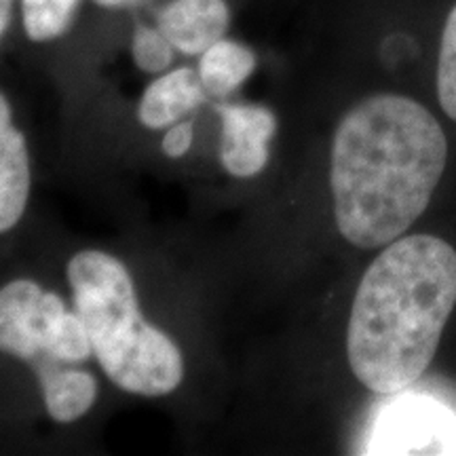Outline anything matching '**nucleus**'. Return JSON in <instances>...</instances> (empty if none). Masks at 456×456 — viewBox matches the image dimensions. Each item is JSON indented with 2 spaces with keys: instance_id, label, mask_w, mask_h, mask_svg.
<instances>
[{
  "instance_id": "f257e3e1",
  "label": "nucleus",
  "mask_w": 456,
  "mask_h": 456,
  "mask_svg": "<svg viewBox=\"0 0 456 456\" xmlns=\"http://www.w3.org/2000/svg\"><path fill=\"white\" fill-rule=\"evenodd\" d=\"M448 140L419 102L370 95L342 117L332 142L330 186L340 235L363 249L403 237L440 184Z\"/></svg>"
},
{
  "instance_id": "f03ea898",
  "label": "nucleus",
  "mask_w": 456,
  "mask_h": 456,
  "mask_svg": "<svg viewBox=\"0 0 456 456\" xmlns=\"http://www.w3.org/2000/svg\"><path fill=\"white\" fill-rule=\"evenodd\" d=\"M456 305V249L433 235L385 245L357 285L346 328L351 372L397 395L429 368Z\"/></svg>"
},
{
  "instance_id": "7ed1b4c3",
  "label": "nucleus",
  "mask_w": 456,
  "mask_h": 456,
  "mask_svg": "<svg viewBox=\"0 0 456 456\" xmlns=\"http://www.w3.org/2000/svg\"><path fill=\"white\" fill-rule=\"evenodd\" d=\"M66 275L74 311L108 379L144 397L178 389L184 379L182 353L163 330L142 317L134 279L123 262L100 249H83L68 262Z\"/></svg>"
},
{
  "instance_id": "20e7f679",
  "label": "nucleus",
  "mask_w": 456,
  "mask_h": 456,
  "mask_svg": "<svg viewBox=\"0 0 456 456\" xmlns=\"http://www.w3.org/2000/svg\"><path fill=\"white\" fill-rule=\"evenodd\" d=\"M376 419L368 454H456V419L436 399L406 395Z\"/></svg>"
},
{
  "instance_id": "39448f33",
  "label": "nucleus",
  "mask_w": 456,
  "mask_h": 456,
  "mask_svg": "<svg viewBox=\"0 0 456 456\" xmlns=\"http://www.w3.org/2000/svg\"><path fill=\"white\" fill-rule=\"evenodd\" d=\"M68 309L55 292L32 279H15L0 288V353L34 368L47 357L51 332Z\"/></svg>"
},
{
  "instance_id": "423d86ee",
  "label": "nucleus",
  "mask_w": 456,
  "mask_h": 456,
  "mask_svg": "<svg viewBox=\"0 0 456 456\" xmlns=\"http://www.w3.org/2000/svg\"><path fill=\"white\" fill-rule=\"evenodd\" d=\"M220 161L235 178H254L269 163V144L277 131L271 108L258 104H220Z\"/></svg>"
},
{
  "instance_id": "0eeeda50",
  "label": "nucleus",
  "mask_w": 456,
  "mask_h": 456,
  "mask_svg": "<svg viewBox=\"0 0 456 456\" xmlns=\"http://www.w3.org/2000/svg\"><path fill=\"white\" fill-rule=\"evenodd\" d=\"M167 41L184 55H201L226 37L231 9L226 0H171L157 20Z\"/></svg>"
},
{
  "instance_id": "6e6552de",
  "label": "nucleus",
  "mask_w": 456,
  "mask_h": 456,
  "mask_svg": "<svg viewBox=\"0 0 456 456\" xmlns=\"http://www.w3.org/2000/svg\"><path fill=\"white\" fill-rule=\"evenodd\" d=\"M30 155L13 110L0 91V235L20 224L30 199Z\"/></svg>"
},
{
  "instance_id": "1a4fd4ad",
  "label": "nucleus",
  "mask_w": 456,
  "mask_h": 456,
  "mask_svg": "<svg viewBox=\"0 0 456 456\" xmlns=\"http://www.w3.org/2000/svg\"><path fill=\"white\" fill-rule=\"evenodd\" d=\"M208 98L199 72L182 66L163 72L148 85L138 106L140 123L148 129H163L180 123L182 117L197 110Z\"/></svg>"
},
{
  "instance_id": "9d476101",
  "label": "nucleus",
  "mask_w": 456,
  "mask_h": 456,
  "mask_svg": "<svg viewBox=\"0 0 456 456\" xmlns=\"http://www.w3.org/2000/svg\"><path fill=\"white\" fill-rule=\"evenodd\" d=\"M34 372L38 376L45 408L57 423H74L87 414L98 399V380L87 370L70 363H49Z\"/></svg>"
},
{
  "instance_id": "9b49d317",
  "label": "nucleus",
  "mask_w": 456,
  "mask_h": 456,
  "mask_svg": "<svg viewBox=\"0 0 456 456\" xmlns=\"http://www.w3.org/2000/svg\"><path fill=\"white\" fill-rule=\"evenodd\" d=\"M256 70L254 51L245 45L220 38L199 55V78L212 98H226L252 77Z\"/></svg>"
},
{
  "instance_id": "f8f14e48",
  "label": "nucleus",
  "mask_w": 456,
  "mask_h": 456,
  "mask_svg": "<svg viewBox=\"0 0 456 456\" xmlns=\"http://www.w3.org/2000/svg\"><path fill=\"white\" fill-rule=\"evenodd\" d=\"M81 0H20L21 26L32 43H51L70 30Z\"/></svg>"
},
{
  "instance_id": "ddd939ff",
  "label": "nucleus",
  "mask_w": 456,
  "mask_h": 456,
  "mask_svg": "<svg viewBox=\"0 0 456 456\" xmlns=\"http://www.w3.org/2000/svg\"><path fill=\"white\" fill-rule=\"evenodd\" d=\"M91 355H94V345H91L83 319L78 317L77 311H66L64 315L57 319L53 332H51L47 357L41 363H37L34 370L49 366V363H70V366H77V363L87 362Z\"/></svg>"
},
{
  "instance_id": "4468645a",
  "label": "nucleus",
  "mask_w": 456,
  "mask_h": 456,
  "mask_svg": "<svg viewBox=\"0 0 456 456\" xmlns=\"http://www.w3.org/2000/svg\"><path fill=\"white\" fill-rule=\"evenodd\" d=\"M174 45L167 37L152 26H135L131 37V57L134 64L146 74H163L174 64Z\"/></svg>"
},
{
  "instance_id": "2eb2a0df",
  "label": "nucleus",
  "mask_w": 456,
  "mask_h": 456,
  "mask_svg": "<svg viewBox=\"0 0 456 456\" xmlns=\"http://www.w3.org/2000/svg\"><path fill=\"white\" fill-rule=\"evenodd\" d=\"M436 83L442 110L456 123V4L450 9L444 24Z\"/></svg>"
},
{
  "instance_id": "dca6fc26",
  "label": "nucleus",
  "mask_w": 456,
  "mask_h": 456,
  "mask_svg": "<svg viewBox=\"0 0 456 456\" xmlns=\"http://www.w3.org/2000/svg\"><path fill=\"white\" fill-rule=\"evenodd\" d=\"M192 138H195V129H192L191 121L175 123L171 125L167 134H165L161 148L169 159H182L188 151H191Z\"/></svg>"
},
{
  "instance_id": "f3484780",
  "label": "nucleus",
  "mask_w": 456,
  "mask_h": 456,
  "mask_svg": "<svg viewBox=\"0 0 456 456\" xmlns=\"http://www.w3.org/2000/svg\"><path fill=\"white\" fill-rule=\"evenodd\" d=\"M13 9L15 0H0V43H3V38L9 32L11 20H13Z\"/></svg>"
},
{
  "instance_id": "a211bd4d",
  "label": "nucleus",
  "mask_w": 456,
  "mask_h": 456,
  "mask_svg": "<svg viewBox=\"0 0 456 456\" xmlns=\"http://www.w3.org/2000/svg\"><path fill=\"white\" fill-rule=\"evenodd\" d=\"M94 4H98L102 9H110V11H123V9H135L140 4L148 3V0H91Z\"/></svg>"
}]
</instances>
